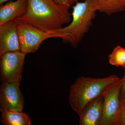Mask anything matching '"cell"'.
I'll return each instance as SVG.
<instances>
[{"mask_svg": "<svg viewBox=\"0 0 125 125\" xmlns=\"http://www.w3.org/2000/svg\"><path fill=\"white\" fill-rule=\"evenodd\" d=\"M122 107L125 108V102L122 104Z\"/></svg>", "mask_w": 125, "mask_h": 125, "instance_id": "ac0fdd59", "label": "cell"}, {"mask_svg": "<svg viewBox=\"0 0 125 125\" xmlns=\"http://www.w3.org/2000/svg\"><path fill=\"white\" fill-rule=\"evenodd\" d=\"M110 64L118 67L125 66V49L119 46H116L108 56Z\"/></svg>", "mask_w": 125, "mask_h": 125, "instance_id": "4fadbf2b", "label": "cell"}, {"mask_svg": "<svg viewBox=\"0 0 125 125\" xmlns=\"http://www.w3.org/2000/svg\"><path fill=\"white\" fill-rule=\"evenodd\" d=\"M1 122L4 125H30L31 119L22 112L4 111L1 112Z\"/></svg>", "mask_w": 125, "mask_h": 125, "instance_id": "7c38bea8", "label": "cell"}, {"mask_svg": "<svg viewBox=\"0 0 125 125\" xmlns=\"http://www.w3.org/2000/svg\"><path fill=\"white\" fill-rule=\"evenodd\" d=\"M123 83L122 78L104 95L100 125H118L122 108L120 95Z\"/></svg>", "mask_w": 125, "mask_h": 125, "instance_id": "8992f818", "label": "cell"}, {"mask_svg": "<svg viewBox=\"0 0 125 125\" xmlns=\"http://www.w3.org/2000/svg\"><path fill=\"white\" fill-rule=\"evenodd\" d=\"M69 9L54 0H28L27 11L13 21L17 23L29 24L48 32L60 29L71 22Z\"/></svg>", "mask_w": 125, "mask_h": 125, "instance_id": "6da1fadb", "label": "cell"}, {"mask_svg": "<svg viewBox=\"0 0 125 125\" xmlns=\"http://www.w3.org/2000/svg\"><path fill=\"white\" fill-rule=\"evenodd\" d=\"M59 4L70 8L72 5L78 2V0H54Z\"/></svg>", "mask_w": 125, "mask_h": 125, "instance_id": "5bb4252c", "label": "cell"}, {"mask_svg": "<svg viewBox=\"0 0 125 125\" xmlns=\"http://www.w3.org/2000/svg\"><path fill=\"white\" fill-rule=\"evenodd\" d=\"M97 11L108 15L125 11L123 0H94Z\"/></svg>", "mask_w": 125, "mask_h": 125, "instance_id": "8fae6325", "label": "cell"}, {"mask_svg": "<svg viewBox=\"0 0 125 125\" xmlns=\"http://www.w3.org/2000/svg\"><path fill=\"white\" fill-rule=\"evenodd\" d=\"M8 0H0V5H2L3 4L4 2Z\"/></svg>", "mask_w": 125, "mask_h": 125, "instance_id": "e0dca14e", "label": "cell"}, {"mask_svg": "<svg viewBox=\"0 0 125 125\" xmlns=\"http://www.w3.org/2000/svg\"><path fill=\"white\" fill-rule=\"evenodd\" d=\"M118 125H125V108L122 107Z\"/></svg>", "mask_w": 125, "mask_h": 125, "instance_id": "2e32d148", "label": "cell"}, {"mask_svg": "<svg viewBox=\"0 0 125 125\" xmlns=\"http://www.w3.org/2000/svg\"><path fill=\"white\" fill-rule=\"evenodd\" d=\"M28 0L11 1L0 7V25L13 21L25 13L27 10Z\"/></svg>", "mask_w": 125, "mask_h": 125, "instance_id": "9c48e42d", "label": "cell"}, {"mask_svg": "<svg viewBox=\"0 0 125 125\" xmlns=\"http://www.w3.org/2000/svg\"><path fill=\"white\" fill-rule=\"evenodd\" d=\"M26 54L21 51L10 52L0 56L1 82L20 84Z\"/></svg>", "mask_w": 125, "mask_h": 125, "instance_id": "277c9868", "label": "cell"}, {"mask_svg": "<svg viewBox=\"0 0 125 125\" xmlns=\"http://www.w3.org/2000/svg\"><path fill=\"white\" fill-rule=\"evenodd\" d=\"M20 84L1 82L0 90V111L22 112L24 100Z\"/></svg>", "mask_w": 125, "mask_h": 125, "instance_id": "52a82bcc", "label": "cell"}, {"mask_svg": "<svg viewBox=\"0 0 125 125\" xmlns=\"http://www.w3.org/2000/svg\"><path fill=\"white\" fill-rule=\"evenodd\" d=\"M21 51L27 54L33 53L43 41L51 38V34L26 23H17Z\"/></svg>", "mask_w": 125, "mask_h": 125, "instance_id": "5b68a950", "label": "cell"}, {"mask_svg": "<svg viewBox=\"0 0 125 125\" xmlns=\"http://www.w3.org/2000/svg\"><path fill=\"white\" fill-rule=\"evenodd\" d=\"M120 79L115 75L103 78L78 77L70 89L69 102L71 106L80 116L88 105L103 97Z\"/></svg>", "mask_w": 125, "mask_h": 125, "instance_id": "7a4b0ae2", "label": "cell"}, {"mask_svg": "<svg viewBox=\"0 0 125 125\" xmlns=\"http://www.w3.org/2000/svg\"><path fill=\"white\" fill-rule=\"evenodd\" d=\"M17 25L14 21L0 25V56L8 52L21 51Z\"/></svg>", "mask_w": 125, "mask_h": 125, "instance_id": "ba28073f", "label": "cell"}, {"mask_svg": "<svg viewBox=\"0 0 125 125\" xmlns=\"http://www.w3.org/2000/svg\"><path fill=\"white\" fill-rule=\"evenodd\" d=\"M124 0V2H125V0Z\"/></svg>", "mask_w": 125, "mask_h": 125, "instance_id": "d6986e66", "label": "cell"}, {"mask_svg": "<svg viewBox=\"0 0 125 125\" xmlns=\"http://www.w3.org/2000/svg\"><path fill=\"white\" fill-rule=\"evenodd\" d=\"M103 97L88 105L80 117V125H100L102 116Z\"/></svg>", "mask_w": 125, "mask_h": 125, "instance_id": "30bf717a", "label": "cell"}, {"mask_svg": "<svg viewBox=\"0 0 125 125\" xmlns=\"http://www.w3.org/2000/svg\"><path fill=\"white\" fill-rule=\"evenodd\" d=\"M72 20L69 25L49 31L52 38H60L74 48L78 47L92 26L97 11L94 0L77 2L73 7Z\"/></svg>", "mask_w": 125, "mask_h": 125, "instance_id": "3957f363", "label": "cell"}, {"mask_svg": "<svg viewBox=\"0 0 125 125\" xmlns=\"http://www.w3.org/2000/svg\"><path fill=\"white\" fill-rule=\"evenodd\" d=\"M125 70V74L123 79V85L122 87L120 95V99L122 105L125 102V66L124 67Z\"/></svg>", "mask_w": 125, "mask_h": 125, "instance_id": "9a60e30c", "label": "cell"}]
</instances>
